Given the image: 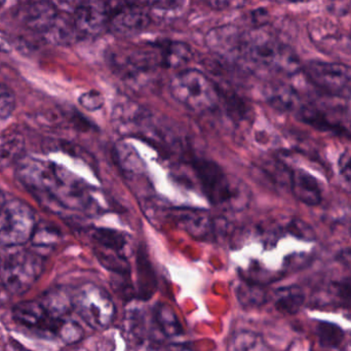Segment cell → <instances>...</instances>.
Masks as SVG:
<instances>
[{
    "label": "cell",
    "instance_id": "f546056e",
    "mask_svg": "<svg viewBox=\"0 0 351 351\" xmlns=\"http://www.w3.org/2000/svg\"><path fill=\"white\" fill-rule=\"evenodd\" d=\"M96 255L100 263L109 271L113 272L114 274L129 275L131 268H130L127 257H123V256L113 253V251L106 253V251H96Z\"/></svg>",
    "mask_w": 351,
    "mask_h": 351
},
{
    "label": "cell",
    "instance_id": "2e32d148",
    "mask_svg": "<svg viewBox=\"0 0 351 351\" xmlns=\"http://www.w3.org/2000/svg\"><path fill=\"white\" fill-rule=\"evenodd\" d=\"M290 189L302 203L317 206L322 201V192L317 179L304 170H293Z\"/></svg>",
    "mask_w": 351,
    "mask_h": 351
},
{
    "label": "cell",
    "instance_id": "e575fe53",
    "mask_svg": "<svg viewBox=\"0 0 351 351\" xmlns=\"http://www.w3.org/2000/svg\"><path fill=\"white\" fill-rule=\"evenodd\" d=\"M287 229H288L289 233L298 237V238L303 239V240L311 241L315 239V231L303 220H291Z\"/></svg>",
    "mask_w": 351,
    "mask_h": 351
},
{
    "label": "cell",
    "instance_id": "d6a6232c",
    "mask_svg": "<svg viewBox=\"0 0 351 351\" xmlns=\"http://www.w3.org/2000/svg\"><path fill=\"white\" fill-rule=\"evenodd\" d=\"M332 291L340 306L351 309V276L334 282Z\"/></svg>",
    "mask_w": 351,
    "mask_h": 351
},
{
    "label": "cell",
    "instance_id": "ba28073f",
    "mask_svg": "<svg viewBox=\"0 0 351 351\" xmlns=\"http://www.w3.org/2000/svg\"><path fill=\"white\" fill-rule=\"evenodd\" d=\"M308 80L319 90L336 97L351 94V67L334 62L311 61L304 67Z\"/></svg>",
    "mask_w": 351,
    "mask_h": 351
},
{
    "label": "cell",
    "instance_id": "603a6c76",
    "mask_svg": "<svg viewBox=\"0 0 351 351\" xmlns=\"http://www.w3.org/2000/svg\"><path fill=\"white\" fill-rule=\"evenodd\" d=\"M146 315L143 309L133 307L128 309L125 317V335L136 344H142L147 337Z\"/></svg>",
    "mask_w": 351,
    "mask_h": 351
},
{
    "label": "cell",
    "instance_id": "5bb4252c",
    "mask_svg": "<svg viewBox=\"0 0 351 351\" xmlns=\"http://www.w3.org/2000/svg\"><path fill=\"white\" fill-rule=\"evenodd\" d=\"M309 37L311 41L327 54L337 53L344 49L346 36L332 21L317 18L309 23Z\"/></svg>",
    "mask_w": 351,
    "mask_h": 351
},
{
    "label": "cell",
    "instance_id": "74e56055",
    "mask_svg": "<svg viewBox=\"0 0 351 351\" xmlns=\"http://www.w3.org/2000/svg\"><path fill=\"white\" fill-rule=\"evenodd\" d=\"M208 8L216 10H232L243 8L247 0H202Z\"/></svg>",
    "mask_w": 351,
    "mask_h": 351
},
{
    "label": "cell",
    "instance_id": "484cf974",
    "mask_svg": "<svg viewBox=\"0 0 351 351\" xmlns=\"http://www.w3.org/2000/svg\"><path fill=\"white\" fill-rule=\"evenodd\" d=\"M24 138L20 134L0 136V167L10 165L22 156L24 152Z\"/></svg>",
    "mask_w": 351,
    "mask_h": 351
},
{
    "label": "cell",
    "instance_id": "9c48e42d",
    "mask_svg": "<svg viewBox=\"0 0 351 351\" xmlns=\"http://www.w3.org/2000/svg\"><path fill=\"white\" fill-rule=\"evenodd\" d=\"M72 16L80 38L97 36L108 30L110 3L106 0H80Z\"/></svg>",
    "mask_w": 351,
    "mask_h": 351
},
{
    "label": "cell",
    "instance_id": "ab89813d",
    "mask_svg": "<svg viewBox=\"0 0 351 351\" xmlns=\"http://www.w3.org/2000/svg\"><path fill=\"white\" fill-rule=\"evenodd\" d=\"M339 169L343 179L351 183V152L342 155L339 161Z\"/></svg>",
    "mask_w": 351,
    "mask_h": 351
},
{
    "label": "cell",
    "instance_id": "6da1fadb",
    "mask_svg": "<svg viewBox=\"0 0 351 351\" xmlns=\"http://www.w3.org/2000/svg\"><path fill=\"white\" fill-rule=\"evenodd\" d=\"M237 62L285 74L296 73L301 67L298 57L290 47L262 29L243 32Z\"/></svg>",
    "mask_w": 351,
    "mask_h": 351
},
{
    "label": "cell",
    "instance_id": "30bf717a",
    "mask_svg": "<svg viewBox=\"0 0 351 351\" xmlns=\"http://www.w3.org/2000/svg\"><path fill=\"white\" fill-rule=\"evenodd\" d=\"M152 22L148 10L133 3H110L108 30L115 35L133 36L145 30Z\"/></svg>",
    "mask_w": 351,
    "mask_h": 351
},
{
    "label": "cell",
    "instance_id": "52a82bcc",
    "mask_svg": "<svg viewBox=\"0 0 351 351\" xmlns=\"http://www.w3.org/2000/svg\"><path fill=\"white\" fill-rule=\"evenodd\" d=\"M33 210L21 200L5 202L0 210V245L19 247L31 240L34 232Z\"/></svg>",
    "mask_w": 351,
    "mask_h": 351
},
{
    "label": "cell",
    "instance_id": "cb8c5ba5",
    "mask_svg": "<svg viewBox=\"0 0 351 351\" xmlns=\"http://www.w3.org/2000/svg\"><path fill=\"white\" fill-rule=\"evenodd\" d=\"M267 100L271 106L282 111H293L299 104V97L291 87L278 84L267 92Z\"/></svg>",
    "mask_w": 351,
    "mask_h": 351
},
{
    "label": "cell",
    "instance_id": "3957f363",
    "mask_svg": "<svg viewBox=\"0 0 351 351\" xmlns=\"http://www.w3.org/2000/svg\"><path fill=\"white\" fill-rule=\"evenodd\" d=\"M170 92L177 102L194 111H208L220 101L216 84L196 69H184L176 73L170 82Z\"/></svg>",
    "mask_w": 351,
    "mask_h": 351
},
{
    "label": "cell",
    "instance_id": "d4e9b609",
    "mask_svg": "<svg viewBox=\"0 0 351 351\" xmlns=\"http://www.w3.org/2000/svg\"><path fill=\"white\" fill-rule=\"evenodd\" d=\"M299 115L304 123L308 124L321 131H332L338 134L346 133V129L343 127H341L339 124L333 123L325 113L319 111L317 107H302Z\"/></svg>",
    "mask_w": 351,
    "mask_h": 351
},
{
    "label": "cell",
    "instance_id": "e0dca14e",
    "mask_svg": "<svg viewBox=\"0 0 351 351\" xmlns=\"http://www.w3.org/2000/svg\"><path fill=\"white\" fill-rule=\"evenodd\" d=\"M160 54V62L164 68H177L186 65L192 59V49L187 43L182 41H158L152 43Z\"/></svg>",
    "mask_w": 351,
    "mask_h": 351
},
{
    "label": "cell",
    "instance_id": "5b68a950",
    "mask_svg": "<svg viewBox=\"0 0 351 351\" xmlns=\"http://www.w3.org/2000/svg\"><path fill=\"white\" fill-rule=\"evenodd\" d=\"M73 309L90 328L103 330L113 323L117 315L114 303L105 288L86 284L73 294Z\"/></svg>",
    "mask_w": 351,
    "mask_h": 351
},
{
    "label": "cell",
    "instance_id": "277c9868",
    "mask_svg": "<svg viewBox=\"0 0 351 351\" xmlns=\"http://www.w3.org/2000/svg\"><path fill=\"white\" fill-rule=\"evenodd\" d=\"M45 261L38 253L18 251L0 263V282L12 295H22L40 278Z\"/></svg>",
    "mask_w": 351,
    "mask_h": 351
},
{
    "label": "cell",
    "instance_id": "f35d334b",
    "mask_svg": "<svg viewBox=\"0 0 351 351\" xmlns=\"http://www.w3.org/2000/svg\"><path fill=\"white\" fill-rule=\"evenodd\" d=\"M351 0H328V10L335 16H343L350 10Z\"/></svg>",
    "mask_w": 351,
    "mask_h": 351
},
{
    "label": "cell",
    "instance_id": "1f68e13d",
    "mask_svg": "<svg viewBox=\"0 0 351 351\" xmlns=\"http://www.w3.org/2000/svg\"><path fill=\"white\" fill-rule=\"evenodd\" d=\"M58 338L66 344H74L84 338V332L76 321L69 319H64L57 333Z\"/></svg>",
    "mask_w": 351,
    "mask_h": 351
},
{
    "label": "cell",
    "instance_id": "b9f144b4",
    "mask_svg": "<svg viewBox=\"0 0 351 351\" xmlns=\"http://www.w3.org/2000/svg\"><path fill=\"white\" fill-rule=\"evenodd\" d=\"M5 197H4L3 192L0 190V210H1L2 206L5 203Z\"/></svg>",
    "mask_w": 351,
    "mask_h": 351
},
{
    "label": "cell",
    "instance_id": "7402d4cb",
    "mask_svg": "<svg viewBox=\"0 0 351 351\" xmlns=\"http://www.w3.org/2000/svg\"><path fill=\"white\" fill-rule=\"evenodd\" d=\"M93 239L104 247L106 251H113L119 255L127 257L128 240L127 235L114 229L97 228L93 231Z\"/></svg>",
    "mask_w": 351,
    "mask_h": 351
},
{
    "label": "cell",
    "instance_id": "f1b7e54d",
    "mask_svg": "<svg viewBox=\"0 0 351 351\" xmlns=\"http://www.w3.org/2000/svg\"><path fill=\"white\" fill-rule=\"evenodd\" d=\"M317 335L319 344L324 348H336L344 339V332L335 324L319 321L317 327Z\"/></svg>",
    "mask_w": 351,
    "mask_h": 351
},
{
    "label": "cell",
    "instance_id": "d590c367",
    "mask_svg": "<svg viewBox=\"0 0 351 351\" xmlns=\"http://www.w3.org/2000/svg\"><path fill=\"white\" fill-rule=\"evenodd\" d=\"M78 102L86 111H95L98 109H102L104 105V97L100 92L97 91H88V92L84 93L80 95Z\"/></svg>",
    "mask_w": 351,
    "mask_h": 351
},
{
    "label": "cell",
    "instance_id": "44dd1931",
    "mask_svg": "<svg viewBox=\"0 0 351 351\" xmlns=\"http://www.w3.org/2000/svg\"><path fill=\"white\" fill-rule=\"evenodd\" d=\"M304 302V293L299 286H288L276 291L274 305L280 313L285 315H296Z\"/></svg>",
    "mask_w": 351,
    "mask_h": 351
},
{
    "label": "cell",
    "instance_id": "d6986e66",
    "mask_svg": "<svg viewBox=\"0 0 351 351\" xmlns=\"http://www.w3.org/2000/svg\"><path fill=\"white\" fill-rule=\"evenodd\" d=\"M49 313L57 319L67 317L73 309V294H69L64 288L49 291L40 299Z\"/></svg>",
    "mask_w": 351,
    "mask_h": 351
},
{
    "label": "cell",
    "instance_id": "7c38bea8",
    "mask_svg": "<svg viewBox=\"0 0 351 351\" xmlns=\"http://www.w3.org/2000/svg\"><path fill=\"white\" fill-rule=\"evenodd\" d=\"M243 32L239 27L224 25L208 31L206 43L217 55L224 59L237 61L241 51Z\"/></svg>",
    "mask_w": 351,
    "mask_h": 351
},
{
    "label": "cell",
    "instance_id": "ffe728a7",
    "mask_svg": "<svg viewBox=\"0 0 351 351\" xmlns=\"http://www.w3.org/2000/svg\"><path fill=\"white\" fill-rule=\"evenodd\" d=\"M138 291L140 298L149 299L156 288V278L152 264L143 249L137 253Z\"/></svg>",
    "mask_w": 351,
    "mask_h": 351
},
{
    "label": "cell",
    "instance_id": "7bdbcfd3",
    "mask_svg": "<svg viewBox=\"0 0 351 351\" xmlns=\"http://www.w3.org/2000/svg\"><path fill=\"white\" fill-rule=\"evenodd\" d=\"M6 0H0V8H2V6L5 4Z\"/></svg>",
    "mask_w": 351,
    "mask_h": 351
},
{
    "label": "cell",
    "instance_id": "9a60e30c",
    "mask_svg": "<svg viewBox=\"0 0 351 351\" xmlns=\"http://www.w3.org/2000/svg\"><path fill=\"white\" fill-rule=\"evenodd\" d=\"M61 14L53 2L37 0L25 10L24 22L29 29L45 36L57 24Z\"/></svg>",
    "mask_w": 351,
    "mask_h": 351
},
{
    "label": "cell",
    "instance_id": "4fadbf2b",
    "mask_svg": "<svg viewBox=\"0 0 351 351\" xmlns=\"http://www.w3.org/2000/svg\"><path fill=\"white\" fill-rule=\"evenodd\" d=\"M172 218L186 232L202 240L214 237L217 231H220L218 229L220 226L217 225L214 218L199 210L175 208L173 210Z\"/></svg>",
    "mask_w": 351,
    "mask_h": 351
},
{
    "label": "cell",
    "instance_id": "8992f818",
    "mask_svg": "<svg viewBox=\"0 0 351 351\" xmlns=\"http://www.w3.org/2000/svg\"><path fill=\"white\" fill-rule=\"evenodd\" d=\"M109 61L123 80L131 82L148 78L162 67L160 54L152 43L147 49H119L111 52Z\"/></svg>",
    "mask_w": 351,
    "mask_h": 351
},
{
    "label": "cell",
    "instance_id": "4dcf8cb0",
    "mask_svg": "<svg viewBox=\"0 0 351 351\" xmlns=\"http://www.w3.org/2000/svg\"><path fill=\"white\" fill-rule=\"evenodd\" d=\"M59 238V231L55 227L47 224H36L30 241L35 247H49L55 245Z\"/></svg>",
    "mask_w": 351,
    "mask_h": 351
},
{
    "label": "cell",
    "instance_id": "7a4b0ae2",
    "mask_svg": "<svg viewBox=\"0 0 351 351\" xmlns=\"http://www.w3.org/2000/svg\"><path fill=\"white\" fill-rule=\"evenodd\" d=\"M190 165L210 204L222 210H241L247 203L241 183L229 177L216 162L192 157Z\"/></svg>",
    "mask_w": 351,
    "mask_h": 351
},
{
    "label": "cell",
    "instance_id": "8d00e7d4",
    "mask_svg": "<svg viewBox=\"0 0 351 351\" xmlns=\"http://www.w3.org/2000/svg\"><path fill=\"white\" fill-rule=\"evenodd\" d=\"M144 5L156 12H175L183 8L185 0H141Z\"/></svg>",
    "mask_w": 351,
    "mask_h": 351
},
{
    "label": "cell",
    "instance_id": "ee69618b",
    "mask_svg": "<svg viewBox=\"0 0 351 351\" xmlns=\"http://www.w3.org/2000/svg\"><path fill=\"white\" fill-rule=\"evenodd\" d=\"M350 41H351V35H350Z\"/></svg>",
    "mask_w": 351,
    "mask_h": 351
},
{
    "label": "cell",
    "instance_id": "60d3db41",
    "mask_svg": "<svg viewBox=\"0 0 351 351\" xmlns=\"http://www.w3.org/2000/svg\"><path fill=\"white\" fill-rule=\"evenodd\" d=\"M338 261L344 266L351 270V249H344L338 255Z\"/></svg>",
    "mask_w": 351,
    "mask_h": 351
},
{
    "label": "cell",
    "instance_id": "8fae6325",
    "mask_svg": "<svg viewBox=\"0 0 351 351\" xmlns=\"http://www.w3.org/2000/svg\"><path fill=\"white\" fill-rule=\"evenodd\" d=\"M14 319L21 325L30 329L57 335L63 319L53 317L41 301H26L19 303L12 311Z\"/></svg>",
    "mask_w": 351,
    "mask_h": 351
},
{
    "label": "cell",
    "instance_id": "83f0119b",
    "mask_svg": "<svg viewBox=\"0 0 351 351\" xmlns=\"http://www.w3.org/2000/svg\"><path fill=\"white\" fill-rule=\"evenodd\" d=\"M235 292L239 303L245 308L261 306L266 300L264 288L254 282H241L237 286Z\"/></svg>",
    "mask_w": 351,
    "mask_h": 351
},
{
    "label": "cell",
    "instance_id": "ac0fdd59",
    "mask_svg": "<svg viewBox=\"0 0 351 351\" xmlns=\"http://www.w3.org/2000/svg\"><path fill=\"white\" fill-rule=\"evenodd\" d=\"M154 323L165 337L173 338L183 333V328L174 309L166 303H158L152 310Z\"/></svg>",
    "mask_w": 351,
    "mask_h": 351
},
{
    "label": "cell",
    "instance_id": "836d02e7",
    "mask_svg": "<svg viewBox=\"0 0 351 351\" xmlns=\"http://www.w3.org/2000/svg\"><path fill=\"white\" fill-rule=\"evenodd\" d=\"M16 109V97L12 91L0 82V119H8Z\"/></svg>",
    "mask_w": 351,
    "mask_h": 351
},
{
    "label": "cell",
    "instance_id": "4316f807",
    "mask_svg": "<svg viewBox=\"0 0 351 351\" xmlns=\"http://www.w3.org/2000/svg\"><path fill=\"white\" fill-rule=\"evenodd\" d=\"M229 350H267L265 340L259 334L252 331H239L233 334L229 341Z\"/></svg>",
    "mask_w": 351,
    "mask_h": 351
}]
</instances>
